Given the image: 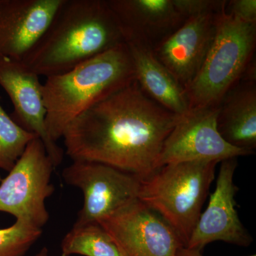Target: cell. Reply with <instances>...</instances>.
I'll use <instances>...</instances> for the list:
<instances>
[{
  "label": "cell",
  "instance_id": "obj_9",
  "mask_svg": "<svg viewBox=\"0 0 256 256\" xmlns=\"http://www.w3.org/2000/svg\"><path fill=\"white\" fill-rule=\"evenodd\" d=\"M218 107L191 109L180 118L163 144L156 170L182 162L223 161L250 154L224 140L217 129Z\"/></svg>",
  "mask_w": 256,
  "mask_h": 256
},
{
  "label": "cell",
  "instance_id": "obj_4",
  "mask_svg": "<svg viewBox=\"0 0 256 256\" xmlns=\"http://www.w3.org/2000/svg\"><path fill=\"white\" fill-rule=\"evenodd\" d=\"M218 163L206 160L172 163L141 180L139 200L170 224L184 247L201 215Z\"/></svg>",
  "mask_w": 256,
  "mask_h": 256
},
{
  "label": "cell",
  "instance_id": "obj_6",
  "mask_svg": "<svg viewBox=\"0 0 256 256\" xmlns=\"http://www.w3.org/2000/svg\"><path fill=\"white\" fill-rule=\"evenodd\" d=\"M55 166L43 142L34 138L0 184V212L42 229L50 220L46 201L54 193Z\"/></svg>",
  "mask_w": 256,
  "mask_h": 256
},
{
  "label": "cell",
  "instance_id": "obj_10",
  "mask_svg": "<svg viewBox=\"0 0 256 256\" xmlns=\"http://www.w3.org/2000/svg\"><path fill=\"white\" fill-rule=\"evenodd\" d=\"M237 158L220 162L215 191L185 247L188 250L202 252L207 244L216 240L244 247L252 244V236L242 225L236 208L238 188L234 182V176L238 166Z\"/></svg>",
  "mask_w": 256,
  "mask_h": 256
},
{
  "label": "cell",
  "instance_id": "obj_23",
  "mask_svg": "<svg viewBox=\"0 0 256 256\" xmlns=\"http://www.w3.org/2000/svg\"><path fill=\"white\" fill-rule=\"evenodd\" d=\"M35 256H50L48 248L46 247H44Z\"/></svg>",
  "mask_w": 256,
  "mask_h": 256
},
{
  "label": "cell",
  "instance_id": "obj_14",
  "mask_svg": "<svg viewBox=\"0 0 256 256\" xmlns=\"http://www.w3.org/2000/svg\"><path fill=\"white\" fill-rule=\"evenodd\" d=\"M62 0H0V58L22 60L48 26Z\"/></svg>",
  "mask_w": 256,
  "mask_h": 256
},
{
  "label": "cell",
  "instance_id": "obj_11",
  "mask_svg": "<svg viewBox=\"0 0 256 256\" xmlns=\"http://www.w3.org/2000/svg\"><path fill=\"white\" fill-rule=\"evenodd\" d=\"M42 85L40 76L26 68L22 60L0 58V86L14 106L10 117L24 130L41 139L56 168L63 162L65 152L47 132Z\"/></svg>",
  "mask_w": 256,
  "mask_h": 256
},
{
  "label": "cell",
  "instance_id": "obj_18",
  "mask_svg": "<svg viewBox=\"0 0 256 256\" xmlns=\"http://www.w3.org/2000/svg\"><path fill=\"white\" fill-rule=\"evenodd\" d=\"M36 138V134L16 124L0 102V170L10 172L28 144Z\"/></svg>",
  "mask_w": 256,
  "mask_h": 256
},
{
  "label": "cell",
  "instance_id": "obj_22",
  "mask_svg": "<svg viewBox=\"0 0 256 256\" xmlns=\"http://www.w3.org/2000/svg\"><path fill=\"white\" fill-rule=\"evenodd\" d=\"M178 256H203L202 252H194V250H188L186 248H183L178 252ZM249 256H256V255H252Z\"/></svg>",
  "mask_w": 256,
  "mask_h": 256
},
{
  "label": "cell",
  "instance_id": "obj_5",
  "mask_svg": "<svg viewBox=\"0 0 256 256\" xmlns=\"http://www.w3.org/2000/svg\"><path fill=\"white\" fill-rule=\"evenodd\" d=\"M224 9L217 16L214 40L206 60L185 88L190 110L218 107L255 60L256 23L240 21Z\"/></svg>",
  "mask_w": 256,
  "mask_h": 256
},
{
  "label": "cell",
  "instance_id": "obj_13",
  "mask_svg": "<svg viewBox=\"0 0 256 256\" xmlns=\"http://www.w3.org/2000/svg\"><path fill=\"white\" fill-rule=\"evenodd\" d=\"M126 44L152 50L186 18L172 0H107Z\"/></svg>",
  "mask_w": 256,
  "mask_h": 256
},
{
  "label": "cell",
  "instance_id": "obj_20",
  "mask_svg": "<svg viewBox=\"0 0 256 256\" xmlns=\"http://www.w3.org/2000/svg\"><path fill=\"white\" fill-rule=\"evenodd\" d=\"M173 4L184 18L216 14L224 9L226 0H172Z\"/></svg>",
  "mask_w": 256,
  "mask_h": 256
},
{
  "label": "cell",
  "instance_id": "obj_12",
  "mask_svg": "<svg viewBox=\"0 0 256 256\" xmlns=\"http://www.w3.org/2000/svg\"><path fill=\"white\" fill-rule=\"evenodd\" d=\"M218 13L188 18L152 50L156 60L174 76L184 90L206 60L214 40Z\"/></svg>",
  "mask_w": 256,
  "mask_h": 256
},
{
  "label": "cell",
  "instance_id": "obj_1",
  "mask_svg": "<svg viewBox=\"0 0 256 256\" xmlns=\"http://www.w3.org/2000/svg\"><path fill=\"white\" fill-rule=\"evenodd\" d=\"M182 116L156 104L134 80L74 120L62 138L65 152L73 161L102 163L143 180L156 171Z\"/></svg>",
  "mask_w": 256,
  "mask_h": 256
},
{
  "label": "cell",
  "instance_id": "obj_7",
  "mask_svg": "<svg viewBox=\"0 0 256 256\" xmlns=\"http://www.w3.org/2000/svg\"><path fill=\"white\" fill-rule=\"evenodd\" d=\"M62 176L84 193V206L74 224L98 223L139 200L140 178L109 165L75 160L64 168Z\"/></svg>",
  "mask_w": 256,
  "mask_h": 256
},
{
  "label": "cell",
  "instance_id": "obj_21",
  "mask_svg": "<svg viewBox=\"0 0 256 256\" xmlns=\"http://www.w3.org/2000/svg\"><path fill=\"white\" fill-rule=\"evenodd\" d=\"M226 14L248 23H256V0H229L224 9Z\"/></svg>",
  "mask_w": 256,
  "mask_h": 256
},
{
  "label": "cell",
  "instance_id": "obj_15",
  "mask_svg": "<svg viewBox=\"0 0 256 256\" xmlns=\"http://www.w3.org/2000/svg\"><path fill=\"white\" fill-rule=\"evenodd\" d=\"M217 129L224 140L250 154L256 148V80L242 78L218 106Z\"/></svg>",
  "mask_w": 256,
  "mask_h": 256
},
{
  "label": "cell",
  "instance_id": "obj_8",
  "mask_svg": "<svg viewBox=\"0 0 256 256\" xmlns=\"http://www.w3.org/2000/svg\"><path fill=\"white\" fill-rule=\"evenodd\" d=\"M124 256H176L184 245L170 224L140 200L98 222Z\"/></svg>",
  "mask_w": 256,
  "mask_h": 256
},
{
  "label": "cell",
  "instance_id": "obj_17",
  "mask_svg": "<svg viewBox=\"0 0 256 256\" xmlns=\"http://www.w3.org/2000/svg\"><path fill=\"white\" fill-rule=\"evenodd\" d=\"M124 256L98 223L74 224L62 242V256Z\"/></svg>",
  "mask_w": 256,
  "mask_h": 256
},
{
  "label": "cell",
  "instance_id": "obj_2",
  "mask_svg": "<svg viewBox=\"0 0 256 256\" xmlns=\"http://www.w3.org/2000/svg\"><path fill=\"white\" fill-rule=\"evenodd\" d=\"M122 44L126 42L107 0H62L22 62L38 76L48 78Z\"/></svg>",
  "mask_w": 256,
  "mask_h": 256
},
{
  "label": "cell",
  "instance_id": "obj_3",
  "mask_svg": "<svg viewBox=\"0 0 256 256\" xmlns=\"http://www.w3.org/2000/svg\"><path fill=\"white\" fill-rule=\"evenodd\" d=\"M136 80L126 44L84 62L42 85L47 132L56 142L70 124L92 106Z\"/></svg>",
  "mask_w": 256,
  "mask_h": 256
},
{
  "label": "cell",
  "instance_id": "obj_19",
  "mask_svg": "<svg viewBox=\"0 0 256 256\" xmlns=\"http://www.w3.org/2000/svg\"><path fill=\"white\" fill-rule=\"evenodd\" d=\"M42 229L16 220L11 226L0 229V256H24L40 238Z\"/></svg>",
  "mask_w": 256,
  "mask_h": 256
},
{
  "label": "cell",
  "instance_id": "obj_16",
  "mask_svg": "<svg viewBox=\"0 0 256 256\" xmlns=\"http://www.w3.org/2000/svg\"><path fill=\"white\" fill-rule=\"evenodd\" d=\"M134 65L136 80L146 96L166 110L184 116L190 111L184 88L152 50L127 44Z\"/></svg>",
  "mask_w": 256,
  "mask_h": 256
}]
</instances>
